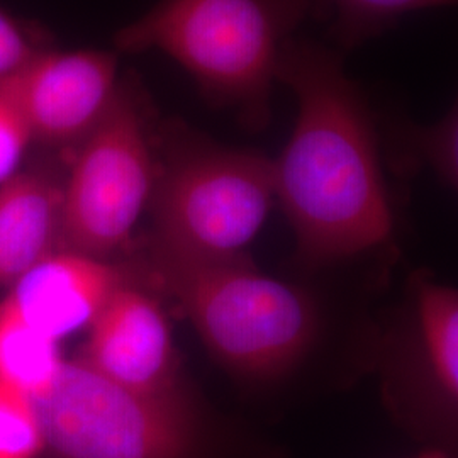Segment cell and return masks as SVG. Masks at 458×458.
<instances>
[{"label":"cell","mask_w":458,"mask_h":458,"mask_svg":"<svg viewBox=\"0 0 458 458\" xmlns=\"http://www.w3.org/2000/svg\"><path fill=\"white\" fill-rule=\"evenodd\" d=\"M277 82L297 98L294 131L274 174L301 263L327 267L387 243L394 213L376 121L342 53L293 38Z\"/></svg>","instance_id":"cell-1"},{"label":"cell","mask_w":458,"mask_h":458,"mask_svg":"<svg viewBox=\"0 0 458 458\" xmlns=\"http://www.w3.org/2000/svg\"><path fill=\"white\" fill-rule=\"evenodd\" d=\"M48 458H282L277 448L216 414L183 384L138 393L65 361L31 401Z\"/></svg>","instance_id":"cell-2"},{"label":"cell","mask_w":458,"mask_h":458,"mask_svg":"<svg viewBox=\"0 0 458 458\" xmlns=\"http://www.w3.org/2000/svg\"><path fill=\"white\" fill-rule=\"evenodd\" d=\"M308 14L310 0H158L115 33V53H164L211 106L262 130L282 51Z\"/></svg>","instance_id":"cell-3"},{"label":"cell","mask_w":458,"mask_h":458,"mask_svg":"<svg viewBox=\"0 0 458 458\" xmlns=\"http://www.w3.org/2000/svg\"><path fill=\"white\" fill-rule=\"evenodd\" d=\"M148 272L234 376L262 382L287 376L319 336L311 295L263 276L248 259L206 260L149 248Z\"/></svg>","instance_id":"cell-4"},{"label":"cell","mask_w":458,"mask_h":458,"mask_svg":"<svg viewBox=\"0 0 458 458\" xmlns=\"http://www.w3.org/2000/svg\"><path fill=\"white\" fill-rule=\"evenodd\" d=\"M276 199L274 160L225 147L183 121L158 128L151 248L243 260Z\"/></svg>","instance_id":"cell-5"},{"label":"cell","mask_w":458,"mask_h":458,"mask_svg":"<svg viewBox=\"0 0 458 458\" xmlns=\"http://www.w3.org/2000/svg\"><path fill=\"white\" fill-rule=\"evenodd\" d=\"M160 121L136 73H124L102 121L66 158L62 246L106 259L149 206Z\"/></svg>","instance_id":"cell-6"},{"label":"cell","mask_w":458,"mask_h":458,"mask_svg":"<svg viewBox=\"0 0 458 458\" xmlns=\"http://www.w3.org/2000/svg\"><path fill=\"white\" fill-rule=\"evenodd\" d=\"M386 401L411 435L448 452L457 443L458 294L421 277L393 346Z\"/></svg>","instance_id":"cell-7"},{"label":"cell","mask_w":458,"mask_h":458,"mask_svg":"<svg viewBox=\"0 0 458 458\" xmlns=\"http://www.w3.org/2000/svg\"><path fill=\"white\" fill-rule=\"evenodd\" d=\"M119 81L115 51L41 53L14 77L33 143L68 158L109 111Z\"/></svg>","instance_id":"cell-8"},{"label":"cell","mask_w":458,"mask_h":458,"mask_svg":"<svg viewBox=\"0 0 458 458\" xmlns=\"http://www.w3.org/2000/svg\"><path fill=\"white\" fill-rule=\"evenodd\" d=\"M98 374L138 393L183 386L172 329L160 302L124 282L96 321L81 357Z\"/></svg>","instance_id":"cell-9"},{"label":"cell","mask_w":458,"mask_h":458,"mask_svg":"<svg viewBox=\"0 0 458 458\" xmlns=\"http://www.w3.org/2000/svg\"><path fill=\"white\" fill-rule=\"evenodd\" d=\"M128 274L104 259L62 250L34 265L4 299L31 327L60 342L90 327Z\"/></svg>","instance_id":"cell-10"},{"label":"cell","mask_w":458,"mask_h":458,"mask_svg":"<svg viewBox=\"0 0 458 458\" xmlns=\"http://www.w3.org/2000/svg\"><path fill=\"white\" fill-rule=\"evenodd\" d=\"M65 168L47 155L0 185V287L60 251Z\"/></svg>","instance_id":"cell-11"},{"label":"cell","mask_w":458,"mask_h":458,"mask_svg":"<svg viewBox=\"0 0 458 458\" xmlns=\"http://www.w3.org/2000/svg\"><path fill=\"white\" fill-rule=\"evenodd\" d=\"M65 360L60 342L26 323L0 302V382L30 401L48 393Z\"/></svg>","instance_id":"cell-12"},{"label":"cell","mask_w":458,"mask_h":458,"mask_svg":"<svg viewBox=\"0 0 458 458\" xmlns=\"http://www.w3.org/2000/svg\"><path fill=\"white\" fill-rule=\"evenodd\" d=\"M455 0H310L311 14L329 22L335 41L344 49L386 33L401 17L423 9L452 5Z\"/></svg>","instance_id":"cell-13"},{"label":"cell","mask_w":458,"mask_h":458,"mask_svg":"<svg viewBox=\"0 0 458 458\" xmlns=\"http://www.w3.org/2000/svg\"><path fill=\"white\" fill-rule=\"evenodd\" d=\"M394 151L404 168L425 166L448 189L458 183V109L454 104L431 124L410 121L394 123L391 128Z\"/></svg>","instance_id":"cell-14"},{"label":"cell","mask_w":458,"mask_h":458,"mask_svg":"<svg viewBox=\"0 0 458 458\" xmlns=\"http://www.w3.org/2000/svg\"><path fill=\"white\" fill-rule=\"evenodd\" d=\"M43 435L31 401L0 382V458H38Z\"/></svg>","instance_id":"cell-15"},{"label":"cell","mask_w":458,"mask_h":458,"mask_svg":"<svg viewBox=\"0 0 458 458\" xmlns=\"http://www.w3.org/2000/svg\"><path fill=\"white\" fill-rule=\"evenodd\" d=\"M53 48L49 34L0 7V82L21 73L47 49Z\"/></svg>","instance_id":"cell-16"},{"label":"cell","mask_w":458,"mask_h":458,"mask_svg":"<svg viewBox=\"0 0 458 458\" xmlns=\"http://www.w3.org/2000/svg\"><path fill=\"white\" fill-rule=\"evenodd\" d=\"M33 136L17 100L14 77L0 82V185L21 170Z\"/></svg>","instance_id":"cell-17"},{"label":"cell","mask_w":458,"mask_h":458,"mask_svg":"<svg viewBox=\"0 0 458 458\" xmlns=\"http://www.w3.org/2000/svg\"><path fill=\"white\" fill-rule=\"evenodd\" d=\"M420 458H452V455H450L448 452H445V450H438V448H435V450L428 452V454L421 455Z\"/></svg>","instance_id":"cell-18"}]
</instances>
